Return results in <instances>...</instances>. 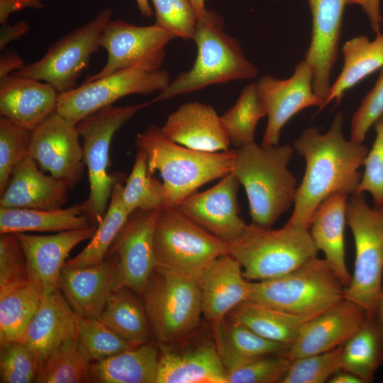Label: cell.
Here are the masks:
<instances>
[{
	"mask_svg": "<svg viewBox=\"0 0 383 383\" xmlns=\"http://www.w3.org/2000/svg\"><path fill=\"white\" fill-rule=\"evenodd\" d=\"M343 121L338 112L327 132L309 127L294 142V150L304 159L306 167L287 224L309 229L313 213L326 198L335 193L350 196L356 192L362 175L359 168L368 149L362 143L344 138Z\"/></svg>",
	"mask_w": 383,
	"mask_h": 383,
	"instance_id": "obj_1",
	"label": "cell"
},
{
	"mask_svg": "<svg viewBox=\"0 0 383 383\" xmlns=\"http://www.w3.org/2000/svg\"><path fill=\"white\" fill-rule=\"evenodd\" d=\"M135 145L145 153L149 172L162 178V208L176 207L202 185L233 172L236 157V150L207 152L176 143L154 124L137 135Z\"/></svg>",
	"mask_w": 383,
	"mask_h": 383,
	"instance_id": "obj_2",
	"label": "cell"
},
{
	"mask_svg": "<svg viewBox=\"0 0 383 383\" xmlns=\"http://www.w3.org/2000/svg\"><path fill=\"white\" fill-rule=\"evenodd\" d=\"M294 151L255 142L236 149L233 172L245 189L252 223L272 227L294 204L298 186L288 168Z\"/></svg>",
	"mask_w": 383,
	"mask_h": 383,
	"instance_id": "obj_3",
	"label": "cell"
},
{
	"mask_svg": "<svg viewBox=\"0 0 383 383\" xmlns=\"http://www.w3.org/2000/svg\"><path fill=\"white\" fill-rule=\"evenodd\" d=\"M192 40L197 50L193 66L179 73L151 104L257 74L255 66L244 56L238 40L224 31L223 20L216 12L206 9L197 18Z\"/></svg>",
	"mask_w": 383,
	"mask_h": 383,
	"instance_id": "obj_4",
	"label": "cell"
},
{
	"mask_svg": "<svg viewBox=\"0 0 383 383\" xmlns=\"http://www.w3.org/2000/svg\"><path fill=\"white\" fill-rule=\"evenodd\" d=\"M318 252L309 229L287 223L273 229L251 223L228 243V254L240 265L244 277L255 282L289 273Z\"/></svg>",
	"mask_w": 383,
	"mask_h": 383,
	"instance_id": "obj_5",
	"label": "cell"
},
{
	"mask_svg": "<svg viewBox=\"0 0 383 383\" xmlns=\"http://www.w3.org/2000/svg\"><path fill=\"white\" fill-rule=\"evenodd\" d=\"M345 289L327 261L316 256L289 273L251 282L250 300L313 318L343 299Z\"/></svg>",
	"mask_w": 383,
	"mask_h": 383,
	"instance_id": "obj_6",
	"label": "cell"
},
{
	"mask_svg": "<svg viewBox=\"0 0 383 383\" xmlns=\"http://www.w3.org/2000/svg\"><path fill=\"white\" fill-rule=\"evenodd\" d=\"M140 295L157 343L180 340L199 327L203 315L199 278L156 266Z\"/></svg>",
	"mask_w": 383,
	"mask_h": 383,
	"instance_id": "obj_7",
	"label": "cell"
},
{
	"mask_svg": "<svg viewBox=\"0 0 383 383\" xmlns=\"http://www.w3.org/2000/svg\"><path fill=\"white\" fill-rule=\"evenodd\" d=\"M153 247L157 267L200 278L218 257L228 254V243L200 227L176 207L158 210Z\"/></svg>",
	"mask_w": 383,
	"mask_h": 383,
	"instance_id": "obj_8",
	"label": "cell"
},
{
	"mask_svg": "<svg viewBox=\"0 0 383 383\" xmlns=\"http://www.w3.org/2000/svg\"><path fill=\"white\" fill-rule=\"evenodd\" d=\"M346 220L353 235L355 256L345 298L372 316L382 289L383 206L371 208L365 193H355L348 199Z\"/></svg>",
	"mask_w": 383,
	"mask_h": 383,
	"instance_id": "obj_9",
	"label": "cell"
},
{
	"mask_svg": "<svg viewBox=\"0 0 383 383\" xmlns=\"http://www.w3.org/2000/svg\"><path fill=\"white\" fill-rule=\"evenodd\" d=\"M151 104H143L104 107L77 123L83 143V155L88 170L89 195L87 214L97 226L103 219L111 195L114 174H109V151L115 133L139 110Z\"/></svg>",
	"mask_w": 383,
	"mask_h": 383,
	"instance_id": "obj_10",
	"label": "cell"
},
{
	"mask_svg": "<svg viewBox=\"0 0 383 383\" xmlns=\"http://www.w3.org/2000/svg\"><path fill=\"white\" fill-rule=\"evenodd\" d=\"M111 16L112 10L104 9L89 22L62 37L42 58L25 64L12 74L48 83L59 93L74 89L91 55L101 48V34Z\"/></svg>",
	"mask_w": 383,
	"mask_h": 383,
	"instance_id": "obj_11",
	"label": "cell"
},
{
	"mask_svg": "<svg viewBox=\"0 0 383 383\" xmlns=\"http://www.w3.org/2000/svg\"><path fill=\"white\" fill-rule=\"evenodd\" d=\"M170 82L165 70H121L92 81H84L79 87L60 93L57 111L77 123L125 96L162 91Z\"/></svg>",
	"mask_w": 383,
	"mask_h": 383,
	"instance_id": "obj_12",
	"label": "cell"
},
{
	"mask_svg": "<svg viewBox=\"0 0 383 383\" xmlns=\"http://www.w3.org/2000/svg\"><path fill=\"white\" fill-rule=\"evenodd\" d=\"M174 38L155 23L138 26L121 19L110 20L100 40V47L108 54L106 63L85 82L128 68L160 70L165 59L166 46Z\"/></svg>",
	"mask_w": 383,
	"mask_h": 383,
	"instance_id": "obj_13",
	"label": "cell"
},
{
	"mask_svg": "<svg viewBox=\"0 0 383 383\" xmlns=\"http://www.w3.org/2000/svg\"><path fill=\"white\" fill-rule=\"evenodd\" d=\"M77 123L57 111L31 131L29 155L44 171L69 189L84 174L83 148Z\"/></svg>",
	"mask_w": 383,
	"mask_h": 383,
	"instance_id": "obj_14",
	"label": "cell"
},
{
	"mask_svg": "<svg viewBox=\"0 0 383 383\" xmlns=\"http://www.w3.org/2000/svg\"><path fill=\"white\" fill-rule=\"evenodd\" d=\"M313 82V70L304 59L287 79L271 75L259 79L258 91L267 116L262 146L278 145L282 128L299 111L310 106L321 109L323 101L314 92Z\"/></svg>",
	"mask_w": 383,
	"mask_h": 383,
	"instance_id": "obj_15",
	"label": "cell"
},
{
	"mask_svg": "<svg viewBox=\"0 0 383 383\" xmlns=\"http://www.w3.org/2000/svg\"><path fill=\"white\" fill-rule=\"evenodd\" d=\"M240 185L231 172L211 188L190 194L176 209L200 227L230 243L242 235L247 226L239 216L237 194Z\"/></svg>",
	"mask_w": 383,
	"mask_h": 383,
	"instance_id": "obj_16",
	"label": "cell"
},
{
	"mask_svg": "<svg viewBox=\"0 0 383 383\" xmlns=\"http://www.w3.org/2000/svg\"><path fill=\"white\" fill-rule=\"evenodd\" d=\"M157 343L156 383H228L215 340Z\"/></svg>",
	"mask_w": 383,
	"mask_h": 383,
	"instance_id": "obj_17",
	"label": "cell"
},
{
	"mask_svg": "<svg viewBox=\"0 0 383 383\" xmlns=\"http://www.w3.org/2000/svg\"><path fill=\"white\" fill-rule=\"evenodd\" d=\"M157 212L158 210L134 211L107 254H116L118 257L121 286L139 294L157 265L153 235Z\"/></svg>",
	"mask_w": 383,
	"mask_h": 383,
	"instance_id": "obj_18",
	"label": "cell"
},
{
	"mask_svg": "<svg viewBox=\"0 0 383 383\" xmlns=\"http://www.w3.org/2000/svg\"><path fill=\"white\" fill-rule=\"evenodd\" d=\"M121 286L118 257L109 254L89 267L64 265L58 289L74 311L84 318H99L109 296Z\"/></svg>",
	"mask_w": 383,
	"mask_h": 383,
	"instance_id": "obj_19",
	"label": "cell"
},
{
	"mask_svg": "<svg viewBox=\"0 0 383 383\" xmlns=\"http://www.w3.org/2000/svg\"><path fill=\"white\" fill-rule=\"evenodd\" d=\"M312 16L309 47L304 60L313 72L314 92L326 101L331 74L338 54L343 16L348 0H308Z\"/></svg>",
	"mask_w": 383,
	"mask_h": 383,
	"instance_id": "obj_20",
	"label": "cell"
},
{
	"mask_svg": "<svg viewBox=\"0 0 383 383\" xmlns=\"http://www.w3.org/2000/svg\"><path fill=\"white\" fill-rule=\"evenodd\" d=\"M367 316L362 306L344 298L309 320L283 354L292 361L336 348L362 326Z\"/></svg>",
	"mask_w": 383,
	"mask_h": 383,
	"instance_id": "obj_21",
	"label": "cell"
},
{
	"mask_svg": "<svg viewBox=\"0 0 383 383\" xmlns=\"http://www.w3.org/2000/svg\"><path fill=\"white\" fill-rule=\"evenodd\" d=\"M96 228L94 225L48 235L15 233L26 257L29 278L42 295L58 289L60 274L69 253L81 242L90 240Z\"/></svg>",
	"mask_w": 383,
	"mask_h": 383,
	"instance_id": "obj_22",
	"label": "cell"
},
{
	"mask_svg": "<svg viewBox=\"0 0 383 383\" xmlns=\"http://www.w3.org/2000/svg\"><path fill=\"white\" fill-rule=\"evenodd\" d=\"M170 140L207 152L229 150L226 130L213 107L197 101L180 106L160 128Z\"/></svg>",
	"mask_w": 383,
	"mask_h": 383,
	"instance_id": "obj_23",
	"label": "cell"
},
{
	"mask_svg": "<svg viewBox=\"0 0 383 383\" xmlns=\"http://www.w3.org/2000/svg\"><path fill=\"white\" fill-rule=\"evenodd\" d=\"M199 280L203 316L212 327L250 299L251 282L244 277L238 262L228 254L215 259Z\"/></svg>",
	"mask_w": 383,
	"mask_h": 383,
	"instance_id": "obj_24",
	"label": "cell"
},
{
	"mask_svg": "<svg viewBox=\"0 0 383 383\" xmlns=\"http://www.w3.org/2000/svg\"><path fill=\"white\" fill-rule=\"evenodd\" d=\"M59 94L48 83L11 74L0 79V114L33 131L57 111Z\"/></svg>",
	"mask_w": 383,
	"mask_h": 383,
	"instance_id": "obj_25",
	"label": "cell"
},
{
	"mask_svg": "<svg viewBox=\"0 0 383 383\" xmlns=\"http://www.w3.org/2000/svg\"><path fill=\"white\" fill-rule=\"evenodd\" d=\"M69 188L52 175H46L28 155L13 168L4 192L0 207L54 209L67 204Z\"/></svg>",
	"mask_w": 383,
	"mask_h": 383,
	"instance_id": "obj_26",
	"label": "cell"
},
{
	"mask_svg": "<svg viewBox=\"0 0 383 383\" xmlns=\"http://www.w3.org/2000/svg\"><path fill=\"white\" fill-rule=\"evenodd\" d=\"M76 336V313L62 292L42 295L24 341L35 353L40 365L56 349Z\"/></svg>",
	"mask_w": 383,
	"mask_h": 383,
	"instance_id": "obj_27",
	"label": "cell"
},
{
	"mask_svg": "<svg viewBox=\"0 0 383 383\" xmlns=\"http://www.w3.org/2000/svg\"><path fill=\"white\" fill-rule=\"evenodd\" d=\"M348 195L335 193L326 198L311 218L309 231L318 249L342 284L347 287L351 280L345 262L344 231Z\"/></svg>",
	"mask_w": 383,
	"mask_h": 383,
	"instance_id": "obj_28",
	"label": "cell"
},
{
	"mask_svg": "<svg viewBox=\"0 0 383 383\" xmlns=\"http://www.w3.org/2000/svg\"><path fill=\"white\" fill-rule=\"evenodd\" d=\"M86 201L70 207L34 209L0 207V233L61 232L94 224L87 214Z\"/></svg>",
	"mask_w": 383,
	"mask_h": 383,
	"instance_id": "obj_29",
	"label": "cell"
},
{
	"mask_svg": "<svg viewBox=\"0 0 383 383\" xmlns=\"http://www.w3.org/2000/svg\"><path fill=\"white\" fill-rule=\"evenodd\" d=\"M158 362L157 342L148 341L91 365V382L156 383Z\"/></svg>",
	"mask_w": 383,
	"mask_h": 383,
	"instance_id": "obj_30",
	"label": "cell"
},
{
	"mask_svg": "<svg viewBox=\"0 0 383 383\" xmlns=\"http://www.w3.org/2000/svg\"><path fill=\"white\" fill-rule=\"evenodd\" d=\"M213 339L227 372L262 355L285 352L289 346L265 338L226 317L212 327Z\"/></svg>",
	"mask_w": 383,
	"mask_h": 383,
	"instance_id": "obj_31",
	"label": "cell"
},
{
	"mask_svg": "<svg viewBox=\"0 0 383 383\" xmlns=\"http://www.w3.org/2000/svg\"><path fill=\"white\" fill-rule=\"evenodd\" d=\"M342 52V71L331 84L321 109L333 100L338 104L348 89L383 67V33L373 40L365 35L353 38L343 44Z\"/></svg>",
	"mask_w": 383,
	"mask_h": 383,
	"instance_id": "obj_32",
	"label": "cell"
},
{
	"mask_svg": "<svg viewBox=\"0 0 383 383\" xmlns=\"http://www.w3.org/2000/svg\"><path fill=\"white\" fill-rule=\"evenodd\" d=\"M226 317L265 338L289 347L305 323L312 318L282 311L250 299L237 306Z\"/></svg>",
	"mask_w": 383,
	"mask_h": 383,
	"instance_id": "obj_33",
	"label": "cell"
},
{
	"mask_svg": "<svg viewBox=\"0 0 383 383\" xmlns=\"http://www.w3.org/2000/svg\"><path fill=\"white\" fill-rule=\"evenodd\" d=\"M123 174L115 173L107 210L87 246L77 255L67 260L65 265L89 267L104 261L116 236L131 214L122 199Z\"/></svg>",
	"mask_w": 383,
	"mask_h": 383,
	"instance_id": "obj_34",
	"label": "cell"
},
{
	"mask_svg": "<svg viewBox=\"0 0 383 383\" xmlns=\"http://www.w3.org/2000/svg\"><path fill=\"white\" fill-rule=\"evenodd\" d=\"M133 291L121 287L109 296L99 319L125 340L140 345L152 336L143 302Z\"/></svg>",
	"mask_w": 383,
	"mask_h": 383,
	"instance_id": "obj_35",
	"label": "cell"
},
{
	"mask_svg": "<svg viewBox=\"0 0 383 383\" xmlns=\"http://www.w3.org/2000/svg\"><path fill=\"white\" fill-rule=\"evenodd\" d=\"M383 363V334L372 316L342 345L341 370L358 377L363 383L373 381Z\"/></svg>",
	"mask_w": 383,
	"mask_h": 383,
	"instance_id": "obj_36",
	"label": "cell"
},
{
	"mask_svg": "<svg viewBox=\"0 0 383 383\" xmlns=\"http://www.w3.org/2000/svg\"><path fill=\"white\" fill-rule=\"evenodd\" d=\"M41 297L39 288L30 279L0 290V343L23 339Z\"/></svg>",
	"mask_w": 383,
	"mask_h": 383,
	"instance_id": "obj_37",
	"label": "cell"
},
{
	"mask_svg": "<svg viewBox=\"0 0 383 383\" xmlns=\"http://www.w3.org/2000/svg\"><path fill=\"white\" fill-rule=\"evenodd\" d=\"M91 360L74 338L60 346L40 365L34 382H91Z\"/></svg>",
	"mask_w": 383,
	"mask_h": 383,
	"instance_id": "obj_38",
	"label": "cell"
},
{
	"mask_svg": "<svg viewBox=\"0 0 383 383\" xmlns=\"http://www.w3.org/2000/svg\"><path fill=\"white\" fill-rule=\"evenodd\" d=\"M266 115L257 82L248 84L234 105L221 116L231 145L239 148L254 143L256 126Z\"/></svg>",
	"mask_w": 383,
	"mask_h": 383,
	"instance_id": "obj_39",
	"label": "cell"
},
{
	"mask_svg": "<svg viewBox=\"0 0 383 383\" xmlns=\"http://www.w3.org/2000/svg\"><path fill=\"white\" fill-rule=\"evenodd\" d=\"M122 199L132 213L135 210H160L164 204L162 183L150 173L145 153L138 149L132 170L126 179Z\"/></svg>",
	"mask_w": 383,
	"mask_h": 383,
	"instance_id": "obj_40",
	"label": "cell"
},
{
	"mask_svg": "<svg viewBox=\"0 0 383 383\" xmlns=\"http://www.w3.org/2000/svg\"><path fill=\"white\" fill-rule=\"evenodd\" d=\"M75 339L91 362L138 346L115 333L99 318H84L77 314Z\"/></svg>",
	"mask_w": 383,
	"mask_h": 383,
	"instance_id": "obj_41",
	"label": "cell"
},
{
	"mask_svg": "<svg viewBox=\"0 0 383 383\" xmlns=\"http://www.w3.org/2000/svg\"><path fill=\"white\" fill-rule=\"evenodd\" d=\"M342 345L292 360L281 383H323L341 370Z\"/></svg>",
	"mask_w": 383,
	"mask_h": 383,
	"instance_id": "obj_42",
	"label": "cell"
},
{
	"mask_svg": "<svg viewBox=\"0 0 383 383\" xmlns=\"http://www.w3.org/2000/svg\"><path fill=\"white\" fill-rule=\"evenodd\" d=\"M38 370V359L34 350L24 341L0 343V382H34Z\"/></svg>",
	"mask_w": 383,
	"mask_h": 383,
	"instance_id": "obj_43",
	"label": "cell"
},
{
	"mask_svg": "<svg viewBox=\"0 0 383 383\" xmlns=\"http://www.w3.org/2000/svg\"><path fill=\"white\" fill-rule=\"evenodd\" d=\"M31 131L0 118V194L15 166L29 155Z\"/></svg>",
	"mask_w": 383,
	"mask_h": 383,
	"instance_id": "obj_44",
	"label": "cell"
},
{
	"mask_svg": "<svg viewBox=\"0 0 383 383\" xmlns=\"http://www.w3.org/2000/svg\"><path fill=\"white\" fill-rule=\"evenodd\" d=\"M155 11V24L176 38L192 40L196 13L189 0H151Z\"/></svg>",
	"mask_w": 383,
	"mask_h": 383,
	"instance_id": "obj_45",
	"label": "cell"
},
{
	"mask_svg": "<svg viewBox=\"0 0 383 383\" xmlns=\"http://www.w3.org/2000/svg\"><path fill=\"white\" fill-rule=\"evenodd\" d=\"M291 360L283 353L256 357L228 372V383H274L280 380Z\"/></svg>",
	"mask_w": 383,
	"mask_h": 383,
	"instance_id": "obj_46",
	"label": "cell"
},
{
	"mask_svg": "<svg viewBox=\"0 0 383 383\" xmlns=\"http://www.w3.org/2000/svg\"><path fill=\"white\" fill-rule=\"evenodd\" d=\"M29 279L26 257L16 234H1L0 290L21 284Z\"/></svg>",
	"mask_w": 383,
	"mask_h": 383,
	"instance_id": "obj_47",
	"label": "cell"
},
{
	"mask_svg": "<svg viewBox=\"0 0 383 383\" xmlns=\"http://www.w3.org/2000/svg\"><path fill=\"white\" fill-rule=\"evenodd\" d=\"M374 125L376 138L365 157V171L355 193L369 192L374 205L383 206V115Z\"/></svg>",
	"mask_w": 383,
	"mask_h": 383,
	"instance_id": "obj_48",
	"label": "cell"
},
{
	"mask_svg": "<svg viewBox=\"0 0 383 383\" xmlns=\"http://www.w3.org/2000/svg\"><path fill=\"white\" fill-rule=\"evenodd\" d=\"M383 115V70L373 88L362 99L353 116L350 140L362 143L371 126Z\"/></svg>",
	"mask_w": 383,
	"mask_h": 383,
	"instance_id": "obj_49",
	"label": "cell"
},
{
	"mask_svg": "<svg viewBox=\"0 0 383 383\" xmlns=\"http://www.w3.org/2000/svg\"><path fill=\"white\" fill-rule=\"evenodd\" d=\"M381 0H348V4L359 5L366 14L372 30L377 35L380 33L383 18L380 11Z\"/></svg>",
	"mask_w": 383,
	"mask_h": 383,
	"instance_id": "obj_50",
	"label": "cell"
},
{
	"mask_svg": "<svg viewBox=\"0 0 383 383\" xmlns=\"http://www.w3.org/2000/svg\"><path fill=\"white\" fill-rule=\"evenodd\" d=\"M41 0H0V23H6L9 16L13 12L26 8L43 9Z\"/></svg>",
	"mask_w": 383,
	"mask_h": 383,
	"instance_id": "obj_51",
	"label": "cell"
},
{
	"mask_svg": "<svg viewBox=\"0 0 383 383\" xmlns=\"http://www.w3.org/2000/svg\"><path fill=\"white\" fill-rule=\"evenodd\" d=\"M29 30V26L25 21H18L13 25L1 24L0 50H2L10 43L21 38Z\"/></svg>",
	"mask_w": 383,
	"mask_h": 383,
	"instance_id": "obj_52",
	"label": "cell"
},
{
	"mask_svg": "<svg viewBox=\"0 0 383 383\" xmlns=\"http://www.w3.org/2000/svg\"><path fill=\"white\" fill-rule=\"evenodd\" d=\"M25 65L22 58L15 51L1 55L0 79L4 78Z\"/></svg>",
	"mask_w": 383,
	"mask_h": 383,
	"instance_id": "obj_53",
	"label": "cell"
},
{
	"mask_svg": "<svg viewBox=\"0 0 383 383\" xmlns=\"http://www.w3.org/2000/svg\"><path fill=\"white\" fill-rule=\"evenodd\" d=\"M329 383H363L356 375L345 371L339 370L334 374L328 381Z\"/></svg>",
	"mask_w": 383,
	"mask_h": 383,
	"instance_id": "obj_54",
	"label": "cell"
},
{
	"mask_svg": "<svg viewBox=\"0 0 383 383\" xmlns=\"http://www.w3.org/2000/svg\"><path fill=\"white\" fill-rule=\"evenodd\" d=\"M372 316L383 334V288L377 299Z\"/></svg>",
	"mask_w": 383,
	"mask_h": 383,
	"instance_id": "obj_55",
	"label": "cell"
},
{
	"mask_svg": "<svg viewBox=\"0 0 383 383\" xmlns=\"http://www.w3.org/2000/svg\"><path fill=\"white\" fill-rule=\"evenodd\" d=\"M138 9L140 10L141 14L144 17L150 18L153 15V11L150 7L148 0H135Z\"/></svg>",
	"mask_w": 383,
	"mask_h": 383,
	"instance_id": "obj_56",
	"label": "cell"
},
{
	"mask_svg": "<svg viewBox=\"0 0 383 383\" xmlns=\"http://www.w3.org/2000/svg\"><path fill=\"white\" fill-rule=\"evenodd\" d=\"M192 4L197 18L201 16L205 11V0H189Z\"/></svg>",
	"mask_w": 383,
	"mask_h": 383,
	"instance_id": "obj_57",
	"label": "cell"
}]
</instances>
